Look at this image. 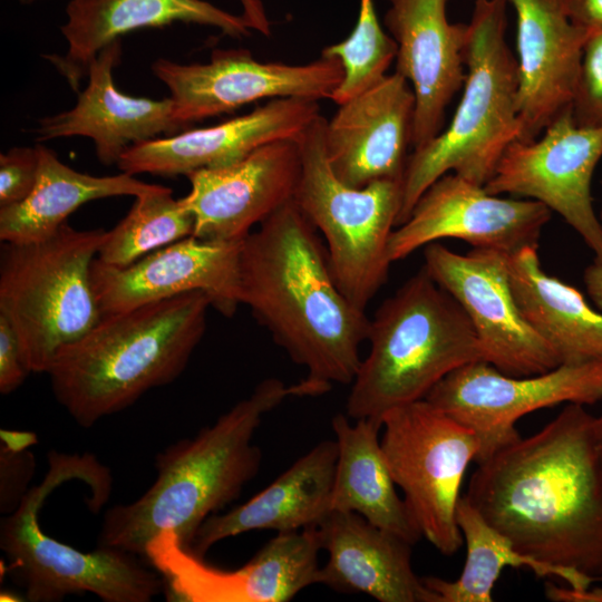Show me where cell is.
Listing matches in <instances>:
<instances>
[{
  "label": "cell",
  "instance_id": "obj_1",
  "mask_svg": "<svg viewBox=\"0 0 602 602\" xmlns=\"http://www.w3.org/2000/svg\"><path fill=\"white\" fill-rule=\"evenodd\" d=\"M464 495L522 554L602 581V459L585 406L478 463Z\"/></svg>",
  "mask_w": 602,
  "mask_h": 602
},
{
  "label": "cell",
  "instance_id": "obj_2",
  "mask_svg": "<svg viewBox=\"0 0 602 602\" xmlns=\"http://www.w3.org/2000/svg\"><path fill=\"white\" fill-rule=\"evenodd\" d=\"M240 301L307 370L304 396L349 385L370 319L338 288L317 229L289 201L241 242Z\"/></svg>",
  "mask_w": 602,
  "mask_h": 602
},
{
  "label": "cell",
  "instance_id": "obj_3",
  "mask_svg": "<svg viewBox=\"0 0 602 602\" xmlns=\"http://www.w3.org/2000/svg\"><path fill=\"white\" fill-rule=\"evenodd\" d=\"M293 396L302 397L298 383L265 379L212 426L158 453L154 483L136 501L105 513L98 546L144 556L148 541L171 530L191 550L202 523L258 474L262 454L252 440L262 417Z\"/></svg>",
  "mask_w": 602,
  "mask_h": 602
},
{
  "label": "cell",
  "instance_id": "obj_4",
  "mask_svg": "<svg viewBox=\"0 0 602 602\" xmlns=\"http://www.w3.org/2000/svg\"><path fill=\"white\" fill-rule=\"evenodd\" d=\"M210 307L205 293L193 291L101 315L55 355L47 375L56 400L89 428L173 382L203 338Z\"/></svg>",
  "mask_w": 602,
  "mask_h": 602
},
{
  "label": "cell",
  "instance_id": "obj_5",
  "mask_svg": "<svg viewBox=\"0 0 602 602\" xmlns=\"http://www.w3.org/2000/svg\"><path fill=\"white\" fill-rule=\"evenodd\" d=\"M367 341L346 405L353 420H381L425 399L452 371L484 360L467 314L424 266L379 305Z\"/></svg>",
  "mask_w": 602,
  "mask_h": 602
},
{
  "label": "cell",
  "instance_id": "obj_6",
  "mask_svg": "<svg viewBox=\"0 0 602 602\" xmlns=\"http://www.w3.org/2000/svg\"><path fill=\"white\" fill-rule=\"evenodd\" d=\"M506 7V0H475L467 23L463 95L449 125L409 154L397 226L447 173L484 186L506 148L520 138L517 60L505 39Z\"/></svg>",
  "mask_w": 602,
  "mask_h": 602
},
{
  "label": "cell",
  "instance_id": "obj_7",
  "mask_svg": "<svg viewBox=\"0 0 602 602\" xmlns=\"http://www.w3.org/2000/svg\"><path fill=\"white\" fill-rule=\"evenodd\" d=\"M49 469L18 506L1 520L0 548L7 571L31 602L61 601L89 592L106 602H149L164 589L162 576L146 569L137 555L108 546L81 552L46 533L39 523L47 497L62 483L79 479L93 489L91 506L110 492L109 472L90 455L48 454Z\"/></svg>",
  "mask_w": 602,
  "mask_h": 602
},
{
  "label": "cell",
  "instance_id": "obj_8",
  "mask_svg": "<svg viewBox=\"0 0 602 602\" xmlns=\"http://www.w3.org/2000/svg\"><path fill=\"white\" fill-rule=\"evenodd\" d=\"M107 234L65 223L42 241L3 242L0 314L17 334L29 372L47 373L57 351L100 320L90 269Z\"/></svg>",
  "mask_w": 602,
  "mask_h": 602
},
{
  "label": "cell",
  "instance_id": "obj_9",
  "mask_svg": "<svg viewBox=\"0 0 602 602\" xmlns=\"http://www.w3.org/2000/svg\"><path fill=\"white\" fill-rule=\"evenodd\" d=\"M326 123L319 115L297 137L301 174L293 200L324 237L338 288L365 311L388 279L389 241L401 210L402 182L379 179L363 187L341 182L326 155Z\"/></svg>",
  "mask_w": 602,
  "mask_h": 602
},
{
  "label": "cell",
  "instance_id": "obj_10",
  "mask_svg": "<svg viewBox=\"0 0 602 602\" xmlns=\"http://www.w3.org/2000/svg\"><path fill=\"white\" fill-rule=\"evenodd\" d=\"M381 421L385 458L423 537L441 554H455L463 544L456 507L478 438L426 399L396 407Z\"/></svg>",
  "mask_w": 602,
  "mask_h": 602
},
{
  "label": "cell",
  "instance_id": "obj_11",
  "mask_svg": "<svg viewBox=\"0 0 602 602\" xmlns=\"http://www.w3.org/2000/svg\"><path fill=\"white\" fill-rule=\"evenodd\" d=\"M478 438L476 463L522 436L516 423L525 415L567 402L602 400V359L560 365L540 375L514 377L479 360L443 378L425 398Z\"/></svg>",
  "mask_w": 602,
  "mask_h": 602
},
{
  "label": "cell",
  "instance_id": "obj_12",
  "mask_svg": "<svg viewBox=\"0 0 602 602\" xmlns=\"http://www.w3.org/2000/svg\"><path fill=\"white\" fill-rule=\"evenodd\" d=\"M321 546L315 527L278 533L243 566L206 564L166 530L146 544L144 557L162 576L167 600L181 602H285L317 583Z\"/></svg>",
  "mask_w": 602,
  "mask_h": 602
},
{
  "label": "cell",
  "instance_id": "obj_13",
  "mask_svg": "<svg viewBox=\"0 0 602 602\" xmlns=\"http://www.w3.org/2000/svg\"><path fill=\"white\" fill-rule=\"evenodd\" d=\"M424 260L429 275L467 314L484 361L514 377L540 375L560 366L554 351L518 309L507 254L483 247L459 254L433 242L425 246Z\"/></svg>",
  "mask_w": 602,
  "mask_h": 602
},
{
  "label": "cell",
  "instance_id": "obj_14",
  "mask_svg": "<svg viewBox=\"0 0 602 602\" xmlns=\"http://www.w3.org/2000/svg\"><path fill=\"white\" fill-rule=\"evenodd\" d=\"M152 70L169 89L175 120L187 128L262 99H331L343 77L336 57L321 55L305 65H287L261 62L246 49L219 48L206 64L159 58Z\"/></svg>",
  "mask_w": 602,
  "mask_h": 602
},
{
  "label": "cell",
  "instance_id": "obj_15",
  "mask_svg": "<svg viewBox=\"0 0 602 602\" xmlns=\"http://www.w3.org/2000/svg\"><path fill=\"white\" fill-rule=\"evenodd\" d=\"M602 157V127L577 126L572 109L543 135L514 140L484 185L493 195L511 194L543 203L575 230L602 262V223L591 196L593 172Z\"/></svg>",
  "mask_w": 602,
  "mask_h": 602
},
{
  "label": "cell",
  "instance_id": "obj_16",
  "mask_svg": "<svg viewBox=\"0 0 602 602\" xmlns=\"http://www.w3.org/2000/svg\"><path fill=\"white\" fill-rule=\"evenodd\" d=\"M551 210L525 198H503L484 186L447 173L418 198L406 222L395 227L389 241L391 262L440 239H457L473 247L511 255L537 246Z\"/></svg>",
  "mask_w": 602,
  "mask_h": 602
},
{
  "label": "cell",
  "instance_id": "obj_17",
  "mask_svg": "<svg viewBox=\"0 0 602 602\" xmlns=\"http://www.w3.org/2000/svg\"><path fill=\"white\" fill-rule=\"evenodd\" d=\"M241 242L191 235L126 266L109 265L96 258L90 281L101 315L201 291L216 311L232 317L241 304Z\"/></svg>",
  "mask_w": 602,
  "mask_h": 602
},
{
  "label": "cell",
  "instance_id": "obj_18",
  "mask_svg": "<svg viewBox=\"0 0 602 602\" xmlns=\"http://www.w3.org/2000/svg\"><path fill=\"white\" fill-rule=\"evenodd\" d=\"M300 174L297 139L271 142L232 165L190 173L191 191L182 202L194 219L193 236L242 241L294 198Z\"/></svg>",
  "mask_w": 602,
  "mask_h": 602
},
{
  "label": "cell",
  "instance_id": "obj_19",
  "mask_svg": "<svg viewBox=\"0 0 602 602\" xmlns=\"http://www.w3.org/2000/svg\"><path fill=\"white\" fill-rule=\"evenodd\" d=\"M385 26L397 43L395 72L416 99L412 148L436 137L445 111L466 77L468 25L447 18L449 0H388Z\"/></svg>",
  "mask_w": 602,
  "mask_h": 602
},
{
  "label": "cell",
  "instance_id": "obj_20",
  "mask_svg": "<svg viewBox=\"0 0 602 602\" xmlns=\"http://www.w3.org/2000/svg\"><path fill=\"white\" fill-rule=\"evenodd\" d=\"M416 99L399 74L339 105L324 127V151L334 175L352 187L404 178L412 147Z\"/></svg>",
  "mask_w": 602,
  "mask_h": 602
},
{
  "label": "cell",
  "instance_id": "obj_21",
  "mask_svg": "<svg viewBox=\"0 0 602 602\" xmlns=\"http://www.w3.org/2000/svg\"><path fill=\"white\" fill-rule=\"evenodd\" d=\"M318 100L276 98L251 113L221 124L130 146L117 166L129 175H185L232 165L256 148L280 139H297L319 116Z\"/></svg>",
  "mask_w": 602,
  "mask_h": 602
},
{
  "label": "cell",
  "instance_id": "obj_22",
  "mask_svg": "<svg viewBox=\"0 0 602 602\" xmlns=\"http://www.w3.org/2000/svg\"><path fill=\"white\" fill-rule=\"evenodd\" d=\"M517 18L520 138L532 140L572 109L589 31L570 19L564 0H506Z\"/></svg>",
  "mask_w": 602,
  "mask_h": 602
},
{
  "label": "cell",
  "instance_id": "obj_23",
  "mask_svg": "<svg viewBox=\"0 0 602 602\" xmlns=\"http://www.w3.org/2000/svg\"><path fill=\"white\" fill-rule=\"evenodd\" d=\"M122 57L120 40L104 47L88 69V85L78 93L76 105L41 118L31 129L39 142L84 136L94 142L99 162L118 164L133 145L155 139L159 134L175 135L188 129L173 115L172 99L133 97L119 91L113 70Z\"/></svg>",
  "mask_w": 602,
  "mask_h": 602
},
{
  "label": "cell",
  "instance_id": "obj_24",
  "mask_svg": "<svg viewBox=\"0 0 602 602\" xmlns=\"http://www.w3.org/2000/svg\"><path fill=\"white\" fill-rule=\"evenodd\" d=\"M328 560L317 583L379 602H436L411 564V544L353 512L331 511L315 527Z\"/></svg>",
  "mask_w": 602,
  "mask_h": 602
},
{
  "label": "cell",
  "instance_id": "obj_25",
  "mask_svg": "<svg viewBox=\"0 0 602 602\" xmlns=\"http://www.w3.org/2000/svg\"><path fill=\"white\" fill-rule=\"evenodd\" d=\"M61 32L68 42L65 55H45L72 90L91 61L107 45L144 28L179 21L219 28L233 38L250 36L246 18L232 14L204 0H70Z\"/></svg>",
  "mask_w": 602,
  "mask_h": 602
},
{
  "label": "cell",
  "instance_id": "obj_26",
  "mask_svg": "<svg viewBox=\"0 0 602 602\" xmlns=\"http://www.w3.org/2000/svg\"><path fill=\"white\" fill-rule=\"evenodd\" d=\"M337 458L336 440L320 441L247 502L206 518L191 551L203 557L217 542L255 530L317 527L331 512Z\"/></svg>",
  "mask_w": 602,
  "mask_h": 602
},
{
  "label": "cell",
  "instance_id": "obj_27",
  "mask_svg": "<svg viewBox=\"0 0 602 602\" xmlns=\"http://www.w3.org/2000/svg\"><path fill=\"white\" fill-rule=\"evenodd\" d=\"M331 425L338 446L331 511L357 513L415 545L423 535L396 491L380 444L382 421L361 418L351 424L338 414Z\"/></svg>",
  "mask_w": 602,
  "mask_h": 602
},
{
  "label": "cell",
  "instance_id": "obj_28",
  "mask_svg": "<svg viewBox=\"0 0 602 602\" xmlns=\"http://www.w3.org/2000/svg\"><path fill=\"white\" fill-rule=\"evenodd\" d=\"M508 269L521 313L560 365L602 359V311L591 308L581 291L547 274L537 246L508 255Z\"/></svg>",
  "mask_w": 602,
  "mask_h": 602
},
{
  "label": "cell",
  "instance_id": "obj_29",
  "mask_svg": "<svg viewBox=\"0 0 602 602\" xmlns=\"http://www.w3.org/2000/svg\"><path fill=\"white\" fill-rule=\"evenodd\" d=\"M39 169L36 185L20 203L0 207V239L30 243L54 235L81 205L106 197L153 192L161 185L147 184L127 173L94 176L64 164L57 154L38 145Z\"/></svg>",
  "mask_w": 602,
  "mask_h": 602
},
{
  "label": "cell",
  "instance_id": "obj_30",
  "mask_svg": "<svg viewBox=\"0 0 602 602\" xmlns=\"http://www.w3.org/2000/svg\"><path fill=\"white\" fill-rule=\"evenodd\" d=\"M456 521L466 544V562L460 575L454 581L437 576L423 577L436 602H492L495 583L508 566L526 567L537 577L560 579L575 591L586 590L600 581L522 554L509 538L482 516L465 495L458 501Z\"/></svg>",
  "mask_w": 602,
  "mask_h": 602
},
{
  "label": "cell",
  "instance_id": "obj_31",
  "mask_svg": "<svg viewBox=\"0 0 602 602\" xmlns=\"http://www.w3.org/2000/svg\"><path fill=\"white\" fill-rule=\"evenodd\" d=\"M125 217L110 231L97 259L126 266L148 253L193 235L194 219L182 198L165 186L135 197Z\"/></svg>",
  "mask_w": 602,
  "mask_h": 602
},
{
  "label": "cell",
  "instance_id": "obj_32",
  "mask_svg": "<svg viewBox=\"0 0 602 602\" xmlns=\"http://www.w3.org/2000/svg\"><path fill=\"white\" fill-rule=\"evenodd\" d=\"M322 56L340 60L343 77L331 100L341 105L377 85L396 60L397 43L379 23L373 0H360L357 23L339 43L326 47Z\"/></svg>",
  "mask_w": 602,
  "mask_h": 602
},
{
  "label": "cell",
  "instance_id": "obj_33",
  "mask_svg": "<svg viewBox=\"0 0 602 602\" xmlns=\"http://www.w3.org/2000/svg\"><path fill=\"white\" fill-rule=\"evenodd\" d=\"M581 127H602V28L589 32L572 105Z\"/></svg>",
  "mask_w": 602,
  "mask_h": 602
},
{
  "label": "cell",
  "instance_id": "obj_34",
  "mask_svg": "<svg viewBox=\"0 0 602 602\" xmlns=\"http://www.w3.org/2000/svg\"><path fill=\"white\" fill-rule=\"evenodd\" d=\"M39 169L38 146H17L0 155V207L26 200L32 192Z\"/></svg>",
  "mask_w": 602,
  "mask_h": 602
},
{
  "label": "cell",
  "instance_id": "obj_35",
  "mask_svg": "<svg viewBox=\"0 0 602 602\" xmlns=\"http://www.w3.org/2000/svg\"><path fill=\"white\" fill-rule=\"evenodd\" d=\"M16 332L0 314V392L8 395L20 387L29 375Z\"/></svg>",
  "mask_w": 602,
  "mask_h": 602
},
{
  "label": "cell",
  "instance_id": "obj_36",
  "mask_svg": "<svg viewBox=\"0 0 602 602\" xmlns=\"http://www.w3.org/2000/svg\"><path fill=\"white\" fill-rule=\"evenodd\" d=\"M567 14L576 26L592 31L602 28V0H564Z\"/></svg>",
  "mask_w": 602,
  "mask_h": 602
},
{
  "label": "cell",
  "instance_id": "obj_37",
  "mask_svg": "<svg viewBox=\"0 0 602 602\" xmlns=\"http://www.w3.org/2000/svg\"><path fill=\"white\" fill-rule=\"evenodd\" d=\"M544 589L545 596L553 602H602V588L591 586L583 591H575L566 585L546 582Z\"/></svg>",
  "mask_w": 602,
  "mask_h": 602
},
{
  "label": "cell",
  "instance_id": "obj_38",
  "mask_svg": "<svg viewBox=\"0 0 602 602\" xmlns=\"http://www.w3.org/2000/svg\"><path fill=\"white\" fill-rule=\"evenodd\" d=\"M243 7V16L250 23L251 29L269 36L270 22L265 14L264 6L261 0H240Z\"/></svg>",
  "mask_w": 602,
  "mask_h": 602
},
{
  "label": "cell",
  "instance_id": "obj_39",
  "mask_svg": "<svg viewBox=\"0 0 602 602\" xmlns=\"http://www.w3.org/2000/svg\"><path fill=\"white\" fill-rule=\"evenodd\" d=\"M1 447L11 452H25L37 443V436L29 431L1 429Z\"/></svg>",
  "mask_w": 602,
  "mask_h": 602
},
{
  "label": "cell",
  "instance_id": "obj_40",
  "mask_svg": "<svg viewBox=\"0 0 602 602\" xmlns=\"http://www.w3.org/2000/svg\"><path fill=\"white\" fill-rule=\"evenodd\" d=\"M584 283L591 300L602 311V262L594 261L585 269Z\"/></svg>",
  "mask_w": 602,
  "mask_h": 602
},
{
  "label": "cell",
  "instance_id": "obj_41",
  "mask_svg": "<svg viewBox=\"0 0 602 602\" xmlns=\"http://www.w3.org/2000/svg\"><path fill=\"white\" fill-rule=\"evenodd\" d=\"M21 596H19L18 594H16L14 592L12 591H2L1 594H0V601L1 602H7V601H21Z\"/></svg>",
  "mask_w": 602,
  "mask_h": 602
},
{
  "label": "cell",
  "instance_id": "obj_42",
  "mask_svg": "<svg viewBox=\"0 0 602 602\" xmlns=\"http://www.w3.org/2000/svg\"><path fill=\"white\" fill-rule=\"evenodd\" d=\"M596 421H598V434H599L601 459H602V415L596 417Z\"/></svg>",
  "mask_w": 602,
  "mask_h": 602
},
{
  "label": "cell",
  "instance_id": "obj_43",
  "mask_svg": "<svg viewBox=\"0 0 602 602\" xmlns=\"http://www.w3.org/2000/svg\"><path fill=\"white\" fill-rule=\"evenodd\" d=\"M20 1L23 2V3H30V2H32L35 0H20Z\"/></svg>",
  "mask_w": 602,
  "mask_h": 602
},
{
  "label": "cell",
  "instance_id": "obj_44",
  "mask_svg": "<svg viewBox=\"0 0 602 602\" xmlns=\"http://www.w3.org/2000/svg\"><path fill=\"white\" fill-rule=\"evenodd\" d=\"M601 219H602V212H601Z\"/></svg>",
  "mask_w": 602,
  "mask_h": 602
}]
</instances>
